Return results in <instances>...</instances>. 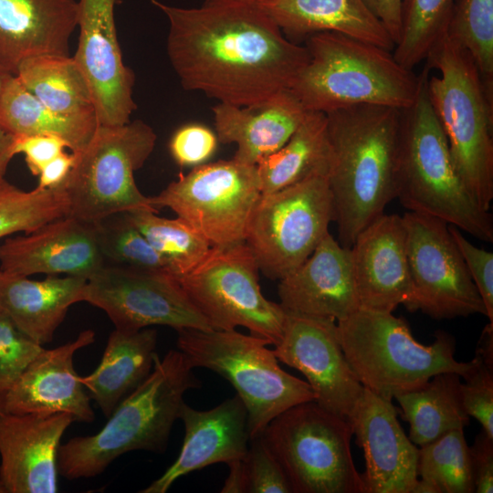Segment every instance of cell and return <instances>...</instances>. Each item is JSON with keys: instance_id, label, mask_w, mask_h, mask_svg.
I'll list each match as a JSON object with an SVG mask.
<instances>
[{"instance_id": "4316f807", "label": "cell", "mask_w": 493, "mask_h": 493, "mask_svg": "<svg viewBox=\"0 0 493 493\" xmlns=\"http://www.w3.org/2000/svg\"><path fill=\"white\" fill-rule=\"evenodd\" d=\"M87 278L49 275L43 280L0 270V313L40 345L50 342L73 304L83 301Z\"/></svg>"}, {"instance_id": "4dcf8cb0", "label": "cell", "mask_w": 493, "mask_h": 493, "mask_svg": "<svg viewBox=\"0 0 493 493\" xmlns=\"http://www.w3.org/2000/svg\"><path fill=\"white\" fill-rule=\"evenodd\" d=\"M460 375L441 372L423 385L398 393L394 399L409 423V439L423 446L443 435L469 425L461 396Z\"/></svg>"}, {"instance_id": "d6986e66", "label": "cell", "mask_w": 493, "mask_h": 493, "mask_svg": "<svg viewBox=\"0 0 493 493\" xmlns=\"http://www.w3.org/2000/svg\"><path fill=\"white\" fill-rule=\"evenodd\" d=\"M73 422L67 413L0 412V487L4 493L58 491L60 440Z\"/></svg>"}, {"instance_id": "e575fe53", "label": "cell", "mask_w": 493, "mask_h": 493, "mask_svg": "<svg viewBox=\"0 0 493 493\" xmlns=\"http://www.w3.org/2000/svg\"><path fill=\"white\" fill-rule=\"evenodd\" d=\"M158 211L126 212L128 217L163 258L168 272L178 278L192 270L211 248L209 241L187 221L166 218Z\"/></svg>"}, {"instance_id": "d4e9b609", "label": "cell", "mask_w": 493, "mask_h": 493, "mask_svg": "<svg viewBox=\"0 0 493 493\" xmlns=\"http://www.w3.org/2000/svg\"><path fill=\"white\" fill-rule=\"evenodd\" d=\"M77 23L76 0H0V65L16 75L28 58L69 55Z\"/></svg>"}, {"instance_id": "f546056e", "label": "cell", "mask_w": 493, "mask_h": 493, "mask_svg": "<svg viewBox=\"0 0 493 493\" xmlns=\"http://www.w3.org/2000/svg\"><path fill=\"white\" fill-rule=\"evenodd\" d=\"M99 121L96 114L65 116L48 109L15 75L0 93V128L13 137L54 135L72 152H81L92 139Z\"/></svg>"}, {"instance_id": "277c9868", "label": "cell", "mask_w": 493, "mask_h": 493, "mask_svg": "<svg viewBox=\"0 0 493 493\" xmlns=\"http://www.w3.org/2000/svg\"><path fill=\"white\" fill-rule=\"evenodd\" d=\"M430 69L420 74L414 102L401 110L395 198L409 212L439 218L484 242H493V218L459 176L427 92Z\"/></svg>"}, {"instance_id": "bcb514c9", "label": "cell", "mask_w": 493, "mask_h": 493, "mask_svg": "<svg viewBox=\"0 0 493 493\" xmlns=\"http://www.w3.org/2000/svg\"><path fill=\"white\" fill-rule=\"evenodd\" d=\"M476 493L493 492V438L482 429L469 446Z\"/></svg>"}, {"instance_id": "4fadbf2b", "label": "cell", "mask_w": 493, "mask_h": 493, "mask_svg": "<svg viewBox=\"0 0 493 493\" xmlns=\"http://www.w3.org/2000/svg\"><path fill=\"white\" fill-rule=\"evenodd\" d=\"M261 194L257 165L231 159L194 167L149 198L156 210L167 207L187 221L212 246H226L245 243Z\"/></svg>"}, {"instance_id": "8fae6325", "label": "cell", "mask_w": 493, "mask_h": 493, "mask_svg": "<svg viewBox=\"0 0 493 493\" xmlns=\"http://www.w3.org/2000/svg\"><path fill=\"white\" fill-rule=\"evenodd\" d=\"M258 272L252 252L242 243L211 246L192 270L176 279L212 330L240 326L269 345H277L287 312L262 294Z\"/></svg>"}, {"instance_id": "7402d4cb", "label": "cell", "mask_w": 493, "mask_h": 493, "mask_svg": "<svg viewBox=\"0 0 493 493\" xmlns=\"http://www.w3.org/2000/svg\"><path fill=\"white\" fill-rule=\"evenodd\" d=\"M94 341V331L86 330L72 341L44 349L2 394V412L16 414L67 413L75 421L92 422L95 414L90 398L74 369L73 357L77 351Z\"/></svg>"}, {"instance_id": "5bb4252c", "label": "cell", "mask_w": 493, "mask_h": 493, "mask_svg": "<svg viewBox=\"0 0 493 493\" xmlns=\"http://www.w3.org/2000/svg\"><path fill=\"white\" fill-rule=\"evenodd\" d=\"M402 216L412 287L407 309L421 310L435 320L487 315L449 225L415 212L408 211Z\"/></svg>"}, {"instance_id": "5b68a950", "label": "cell", "mask_w": 493, "mask_h": 493, "mask_svg": "<svg viewBox=\"0 0 493 493\" xmlns=\"http://www.w3.org/2000/svg\"><path fill=\"white\" fill-rule=\"evenodd\" d=\"M309 60L288 89L307 111L329 113L361 104L404 110L415 100L420 75L390 50L343 34L307 37Z\"/></svg>"}, {"instance_id": "681fc988", "label": "cell", "mask_w": 493, "mask_h": 493, "mask_svg": "<svg viewBox=\"0 0 493 493\" xmlns=\"http://www.w3.org/2000/svg\"><path fill=\"white\" fill-rule=\"evenodd\" d=\"M243 459L235 460L227 464L229 467V475L221 488L222 493H246L247 491L246 475Z\"/></svg>"}, {"instance_id": "c3c4849f", "label": "cell", "mask_w": 493, "mask_h": 493, "mask_svg": "<svg viewBox=\"0 0 493 493\" xmlns=\"http://www.w3.org/2000/svg\"><path fill=\"white\" fill-rule=\"evenodd\" d=\"M77 155L74 152H63L47 163L40 171L37 187L40 189L52 188L60 185L68 177L75 164Z\"/></svg>"}, {"instance_id": "9a60e30c", "label": "cell", "mask_w": 493, "mask_h": 493, "mask_svg": "<svg viewBox=\"0 0 493 493\" xmlns=\"http://www.w3.org/2000/svg\"><path fill=\"white\" fill-rule=\"evenodd\" d=\"M83 301L102 309L122 331L153 325L212 330L177 279L165 271L105 264L87 278Z\"/></svg>"}, {"instance_id": "f5cc1de1", "label": "cell", "mask_w": 493, "mask_h": 493, "mask_svg": "<svg viewBox=\"0 0 493 493\" xmlns=\"http://www.w3.org/2000/svg\"><path fill=\"white\" fill-rule=\"evenodd\" d=\"M215 1H223V0H205L204 2L209 3V2H215ZM249 1H257V0H249Z\"/></svg>"}, {"instance_id": "f35d334b", "label": "cell", "mask_w": 493, "mask_h": 493, "mask_svg": "<svg viewBox=\"0 0 493 493\" xmlns=\"http://www.w3.org/2000/svg\"><path fill=\"white\" fill-rule=\"evenodd\" d=\"M93 224L105 263L109 260L115 266L169 273L163 258L126 213L114 214Z\"/></svg>"}, {"instance_id": "8d00e7d4", "label": "cell", "mask_w": 493, "mask_h": 493, "mask_svg": "<svg viewBox=\"0 0 493 493\" xmlns=\"http://www.w3.org/2000/svg\"><path fill=\"white\" fill-rule=\"evenodd\" d=\"M68 201L63 184L24 191L0 178V238L16 232L28 234L68 215Z\"/></svg>"}, {"instance_id": "ac0fdd59", "label": "cell", "mask_w": 493, "mask_h": 493, "mask_svg": "<svg viewBox=\"0 0 493 493\" xmlns=\"http://www.w3.org/2000/svg\"><path fill=\"white\" fill-rule=\"evenodd\" d=\"M397 415L392 400L363 387L350 423L364 454L365 493H412L418 480V448Z\"/></svg>"}, {"instance_id": "836d02e7", "label": "cell", "mask_w": 493, "mask_h": 493, "mask_svg": "<svg viewBox=\"0 0 493 493\" xmlns=\"http://www.w3.org/2000/svg\"><path fill=\"white\" fill-rule=\"evenodd\" d=\"M418 478L412 493H473L470 449L463 429L418 448Z\"/></svg>"}, {"instance_id": "ffe728a7", "label": "cell", "mask_w": 493, "mask_h": 493, "mask_svg": "<svg viewBox=\"0 0 493 493\" xmlns=\"http://www.w3.org/2000/svg\"><path fill=\"white\" fill-rule=\"evenodd\" d=\"M360 308L393 312L412 298L403 216L383 214L365 226L350 247Z\"/></svg>"}, {"instance_id": "b9f144b4", "label": "cell", "mask_w": 493, "mask_h": 493, "mask_svg": "<svg viewBox=\"0 0 493 493\" xmlns=\"http://www.w3.org/2000/svg\"><path fill=\"white\" fill-rule=\"evenodd\" d=\"M471 367L462 376L461 396L466 412L476 418L493 438V365L479 356L470 361Z\"/></svg>"}, {"instance_id": "74e56055", "label": "cell", "mask_w": 493, "mask_h": 493, "mask_svg": "<svg viewBox=\"0 0 493 493\" xmlns=\"http://www.w3.org/2000/svg\"><path fill=\"white\" fill-rule=\"evenodd\" d=\"M446 35L470 54L493 103V0H455Z\"/></svg>"}, {"instance_id": "816d5d0a", "label": "cell", "mask_w": 493, "mask_h": 493, "mask_svg": "<svg viewBox=\"0 0 493 493\" xmlns=\"http://www.w3.org/2000/svg\"><path fill=\"white\" fill-rule=\"evenodd\" d=\"M12 74L8 72L3 66L0 65V93L5 85V82Z\"/></svg>"}, {"instance_id": "6da1fadb", "label": "cell", "mask_w": 493, "mask_h": 493, "mask_svg": "<svg viewBox=\"0 0 493 493\" xmlns=\"http://www.w3.org/2000/svg\"><path fill=\"white\" fill-rule=\"evenodd\" d=\"M167 17L166 49L181 85L246 106L288 89L309 60L256 1L180 7L151 0Z\"/></svg>"}, {"instance_id": "9c48e42d", "label": "cell", "mask_w": 493, "mask_h": 493, "mask_svg": "<svg viewBox=\"0 0 493 493\" xmlns=\"http://www.w3.org/2000/svg\"><path fill=\"white\" fill-rule=\"evenodd\" d=\"M262 435L293 493H365L351 455L348 419L309 401L276 416Z\"/></svg>"}, {"instance_id": "db71d44e", "label": "cell", "mask_w": 493, "mask_h": 493, "mask_svg": "<svg viewBox=\"0 0 493 493\" xmlns=\"http://www.w3.org/2000/svg\"><path fill=\"white\" fill-rule=\"evenodd\" d=\"M1 405H2V394H1V393H0V412H2V407H1Z\"/></svg>"}, {"instance_id": "7a4b0ae2", "label": "cell", "mask_w": 493, "mask_h": 493, "mask_svg": "<svg viewBox=\"0 0 493 493\" xmlns=\"http://www.w3.org/2000/svg\"><path fill=\"white\" fill-rule=\"evenodd\" d=\"M326 117L333 222L340 244L351 247L358 234L395 198L401 110L361 104Z\"/></svg>"}, {"instance_id": "f907efd6", "label": "cell", "mask_w": 493, "mask_h": 493, "mask_svg": "<svg viewBox=\"0 0 493 493\" xmlns=\"http://www.w3.org/2000/svg\"><path fill=\"white\" fill-rule=\"evenodd\" d=\"M14 137L0 128V178L5 177L7 166L13 159Z\"/></svg>"}, {"instance_id": "d6a6232c", "label": "cell", "mask_w": 493, "mask_h": 493, "mask_svg": "<svg viewBox=\"0 0 493 493\" xmlns=\"http://www.w3.org/2000/svg\"><path fill=\"white\" fill-rule=\"evenodd\" d=\"M45 106L65 116L96 114L89 84L69 55H41L23 60L16 75Z\"/></svg>"}, {"instance_id": "1f68e13d", "label": "cell", "mask_w": 493, "mask_h": 493, "mask_svg": "<svg viewBox=\"0 0 493 493\" xmlns=\"http://www.w3.org/2000/svg\"><path fill=\"white\" fill-rule=\"evenodd\" d=\"M331 152L327 117L308 111L288 142L257 164L261 194H270L319 173L328 172Z\"/></svg>"}, {"instance_id": "8992f818", "label": "cell", "mask_w": 493, "mask_h": 493, "mask_svg": "<svg viewBox=\"0 0 493 493\" xmlns=\"http://www.w3.org/2000/svg\"><path fill=\"white\" fill-rule=\"evenodd\" d=\"M427 92L463 183L489 211L493 200V103L466 48L446 35L426 58Z\"/></svg>"}, {"instance_id": "f6af8a7d", "label": "cell", "mask_w": 493, "mask_h": 493, "mask_svg": "<svg viewBox=\"0 0 493 493\" xmlns=\"http://www.w3.org/2000/svg\"><path fill=\"white\" fill-rule=\"evenodd\" d=\"M68 148L65 141L54 135L14 137L13 152L24 154L31 173L38 175L41 169Z\"/></svg>"}, {"instance_id": "3957f363", "label": "cell", "mask_w": 493, "mask_h": 493, "mask_svg": "<svg viewBox=\"0 0 493 493\" xmlns=\"http://www.w3.org/2000/svg\"><path fill=\"white\" fill-rule=\"evenodd\" d=\"M193 369L179 350L163 359L156 355L149 376L117 405L97 434L60 445L58 474L69 480L92 477L125 453L164 452L185 392L201 385Z\"/></svg>"}, {"instance_id": "d590c367", "label": "cell", "mask_w": 493, "mask_h": 493, "mask_svg": "<svg viewBox=\"0 0 493 493\" xmlns=\"http://www.w3.org/2000/svg\"><path fill=\"white\" fill-rule=\"evenodd\" d=\"M455 0H403L401 34L393 56L404 68H413L425 60L446 35Z\"/></svg>"}, {"instance_id": "7bdbcfd3", "label": "cell", "mask_w": 493, "mask_h": 493, "mask_svg": "<svg viewBox=\"0 0 493 493\" xmlns=\"http://www.w3.org/2000/svg\"><path fill=\"white\" fill-rule=\"evenodd\" d=\"M218 143L217 136L211 129L203 124L189 123L174 131L169 150L180 166L196 167L214 155Z\"/></svg>"}, {"instance_id": "484cf974", "label": "cell", "mask_w": 493, "mask_h": 493, "mask_svg": "<svg viewBox=\"0 0 493 493\" xmlns=\"http://www.w3.org/2000/svg\"><path fill=\"white\" fill-rule=\"evenodd\" d=\"M212 110L218 142L236 144L233 159L250 165L281 148L308 112L288 89L246 106L218 102Z\"/></svg>"}, {"instance_id": "60d3db41", "label": "cell", "mask_w": 493, "mask_h": 493, "mask_svg": "<svg viewBox=\"0 0 493 493\" xmlns=\"http://www.w3.org/2000/svg\"><path fill=\"white\" fill-rule=\"evenodd\" d=\"M44 350L0 313V393L3 394Z\"/></svg>"}, {"instance_id": "7c38bea8", "label": "cell", "mask_w": 493, "mask_h": 493, "mask_svg": "<svg viewBox=\"0 0 493 493\" xmlns=\"http://www.w3.org/2000/svg\"><path fill=\"white\" fill-rule=\"evenodd\" d=\"M333 204L327 173L261 194L245 243L259 271L280 280L302 264L329 233Z\"/></svg>"}, {"instance_id": "2e32d148", "label": "cell", "mask_w": 493, "mask_h": 493, "mask_svg": "<svg viewBox=\"0 0 493 493\" xmlns=\"http://www.w3.org/2000/svg\"><path fill=\"white\" fill-rule=\"evenodd\" d=\"M286 312L275 356L306 377L317 404L350 421L363 386L342 351L336 320Z\"/></svg>"}, {"instance_id": "f1b7e54d", "label": "cell", "mask_w": 493, "mask_h": 493, "mask_svg": "<svg viewBox=\"0 0 493 493\" xmlns=\"http://www.w3.org/2000/svg\"><path fill=\"white\" fill-rule=\"evenodd\" d=\"M157 331L114 330L101 361L90 374L79 380L90 400L109 417L117 405L149 376L156 357Z\"/></svg>"}, {"instance_id": "e0dca14e", "label": "cell", "mask_w": 493, "mask_h": 493, "mask_svg": "<svg viewBox=\"0 0 493 493\" xmlns=\"http://www.w3.org/2000/svg\"><path fill=\"white\" fill-rule=\"evenodd\" d=\"M119 0H79V44L73 58L84 75L100 125L131 121L135 77L122 59L114 9Z\"/></svg>"}, {"instance_id": "603a6c76", "label": "cell", "mask_w": 493, "mask_h": 493, "mask_svg": "<svg viewBox=\"0 0 493 493\" xmlns=\"http://www.w3.org/2000/svg\"><path fill=\"white\" fill-rule=\"evenodd\" d=\"M279 304L291 313L341 320L360 309L350 247L330 232L310 256L279 280Z\"/></svg>"}, {"instance_id": "ee69618b", "label": "cell", "mask_w": 493, "mask_h": 493, "mask_svg": "<svg viewBox=\"0 0 493 493\" xmlns=\"http://www.w3.org/2000/svg\"><path fill=\"white\" fill-rule=\"evenodd\" d=\"M449 231L493 323V253L474 246L457 227L449 225Z\"/></svg>"}, {"instance_id": "ab89813d", "label": "cell", "mask_w": 493, "mask_h": 493, "mask_svg": "<svg viewBox=\"0 0 493 493\" xmlns=\"http://www.w3.org/2000/svg\"><path fill=\"white\" fill-rule=\"evenodd\" d=\"M243 460L247 493H293L281 464L262 435L249 440Z\"/></svg>"}, {"instance_id": "83f0119b", "label": "cell", "mask_w": 493, "mask_h": 493, "mask_svg": "<svg viewBox=\"0 0 493 493\" xmlns=\"http://www.w3.org/2000/svg\"><path fill=\"white\" fill-rule=\"evenodd\" d=\"M286 37L343 34L392 51L389 33L363 0H257Z\"/></svg>"}, {"instance_id": "cb8c5ba5", "label": "cell", "mask_w": 493, "mask_h": 493, "mask_svg": "<svg viewBox=\"0 0 493 493\" xmlns=\"http://www.w3.org/2000/svg\"><path fill=\"white\" fill-rule=\"evenodd\" d=\"M179 419L184 439L172 466L142 493H165L181 477L215 463L243 459L250 440L247 412L238 395L217 406L199 411L183 404Z\"/></svg>"}, {"instance_id": "44dd1931", "label": "cell", "mask_w": 493, "mask_h": 493, "mask_svg": "<svg viewBox=\"0 0 493 493\" xmlns=\"http://www.w3.org/2000/svg\"><path fill=\"white\" fill-rule=\"evenodd\" d=\"M105 264L94 224L70 215L0 244V270L13 275L64 274L88 278Z\"/></svg>"}, {"instance_id": "7dc6e473", "label": "cell", "mask_w": 493, "mask_h": 493, "mask_svg": "<svg viewBox=\"0 0 493 493\" xmlns=\"http://www.w3.org/2000/svg\"><path fill=\"white\" fill-rule=\"evenodd\" d=\"M369 9L382 22L394 46L401 34V12L403 0H363Z\"/></svg>"}, {"instance_id": "ba28073f", "label": "cell", "mask_w": 493, "mask_h": 493, "mask_svg": "<svg viewBox=\"0 0 493 493\" xmlns=\"http://www.w3.org/2000/svg\"><path fill=\"white\" fill-rule=\"evenodd\" d=\"M177 333V348L194 368L209 369L234 386L247 412L250 439L287 409L315 401L309 384L285 372L262 338L236 330L181 329Z\"/></svg>"}, {"instance_id": "30bf717a", "label": "cell", "mask_w": 493, "mask_h": 493, "mask_svg": "<svg viewBox=\"0 0 493 493\" xmlns=\"http://www.w3.org/2000/svg\"><path fill=\"white\" fill-rule=\"evenodd\" d=\"M157 140L141 120L119 126H98L62 183L68 215L95 223L109 215L153 208L139 190L134 173L152 154Z\"/></svg>"}, {"instance_id": "11a10c76", "label": "cell", "mask_w": 493, "mask_h": 493, "mask_svg": "<svg viewBox=\"0 0 493 493\" xmlns=\"http://www.w3.org/2000/svg\"><path fill=\"white\" fill-rule=\"evenodd\" d=\"M0 493H4L3 489L1 488V487H0Z\"/></svg>"}, {"instance_id": "52a82bcc", "label": "cell", "mask_w": 493, "mask_h": 493, "mask_svg": "<svg viewBox=\"0 0 493 493\" xmlns=\"http://www.w3.org/2000/svg\"><path fill=\"white\" fill-rule=\"evenodd\" d=\"M336 323L341 346L359 382L389 400L435 374L451 372L462 377L471 367V362L456 359L453 336L439 330L425 345L414 338L406 320L393 312L360 308Z\"/></svg>"}]
</instances>
